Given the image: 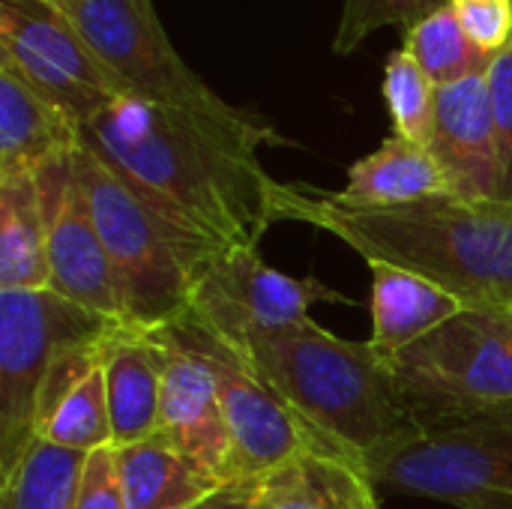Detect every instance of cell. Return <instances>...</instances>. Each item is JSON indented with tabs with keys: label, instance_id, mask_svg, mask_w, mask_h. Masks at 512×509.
Wrapping results in <instances>:
<instances>
[{
	"label": "cell",
	"instance_id": "obj_1",
	"mask_svg": "<svg viewBox=\"0 0 512 509\" xmlns=\"http://www.w3.org/2000/svg\"><path fill=\"white\" fill-rule=\"evenodd\" d=\"M81 144L174 231L192 273L213 252L258 249L279 222L282 183L258 153L285 138L243 108L207 114L123 96L81 126Z\"/></svg>",
	"mask_w": 512,
	"mask_h": 509
},
{
	"label": "cell",
	"instance_id": "obj_2",
	"mask_svg": "<svg viewBox=\"0 0 512 509\" xmlns=\"http://www.w3.org/2000/svg\"><path fill=\"white\" fill-rule=\"evenodd\" d=\"M279 222L333 234L366 264L411 270L468 309L512 312V201L441 195L387 210H351L330 192L282 183Z\"/></svg>",
	"mask_w": 512,
	"mask_h": 509
},
{
	"label": "cell",
	"instance_id": "obj_3",
	"mask_svg": "<svg viewBox=\"0 0 512 509\" xmlns=\"http://www.w3.org/2000/svg\"><path fill=\"white\" fill-rule=\"evenodd\" d=\"M243 351L294 417L360 468L417 423L387 357L369 339H342L306 318L252 336Z\"/></svg>",
	"mask_w": 512,
	"mask_h": 509
},
{
	"label": "cell",
	"instance_id": "obj_4",
	"mask_svg": "<svg viewBox=\"0 0 512 509\" xmlns=\"http://www.w3.org/2000/svg\"><path fill=\"white\" fill-rule=\"evenodd\" d=\"M75 168L111 264L120 324L144 336L177 324L192 306L195 282L183 243L84 144L75 150Z\"/></svg>",
	"mask_w": 512,
	"mask_h": 509
},
{
	"label": "cell",
	"instance_id": "obj_5",
	"mask_svg": "<svg viewBox=\"0 0 512 509\" xmlns=\"http://www.w3.org/2000/svg\"><path fill=\"white\" fill-rule=\"evenodd\" d=\"M375 492L512 509V408L414 423L363 462Z\"/></svg>",
	"mask_w": 512,
	"mask_h": 509
},
{
	"label": "cell",
	"instance_id": "obj_6",
	"mask_svg": "<svg viewBox=\"0 0 512 509\" xmlns=\"http://www.w3.org/2000/svg\"><path fill=\"white\" fill-rule=\"evenodd\" d=\"M387 363L417 423L512 408V312L465 309Z\"/></svg>",
	"mask_w": 512,
	"mask_h": 509
},
{
	"label": "cell",
	"instance_id": "obj_7",
	"mask_svg": "<svg viewBox=\"0 0 512 509\" xmlns=\"http://www.w3.org/2000/svg\"><path fill=\"white\" fill-rule=\"evenodd\" d=\"M123 324L54 291H0V474L36 441V396L51 363L75 345L102 342Z\"/></svg>",
	"mask_w": 512,
	"mask_h": 509
},
{
	"label": "cell",
	"instance_id": "obj_8",
	"mask_svg": "<svg viewBox=\"0 0 512 509\" xmlns=\"http://www.w3.org/2000/svg\"><path fill=\"white\" fill-rule=\"evenodd\" d=\"M57 9L78 27L129 99L207 114L234 111L177 54L153 0H63Z\"/></svg>",
	"mask_w": 512,
	"mask_h": 509
},
{
	"label": "cell",
	"instance_id": "obj_9",
	"mask_svg": "<svg viewBox=\"0 0 512 509\" xmlns=\"http://www.w3.org/2000/svg\"><path fill=\"white\" fill-rule=\"evenodd\" d=\"M159 333L198 354L213 372L234 450V483L258 480L300 453L324 447L273 393L243 348L222 339L189 312Z\"/></svg>",
	"mask_w": 512,
	"mask_h": 509
},
{
	"label": "cell",
	"instance_id": "obj_10",
	"mask_svg": "<svg viewBox=\"0 0 512 509\" xmlns=\"http://www.w3.org/2000/svg\"><path fill=\"white\" fill-rule=\"evenodd\" d=\"M0 63L78 129L126 96L63 9L42 0H0Z\"/></svg>",
	"mask_w": 512,
	"mask_h": 509
},
{
	"label": "cell",
	"instance_id": "obj_11",
	"mask_svg": "<svg viewBox=\"0 0 512 509\" xmlns=\"http://www.w3.org/2000/svg\"><path fill=\"white\" fill-rule=\"evenodd\" d=\"M321 300H339L327 285L270 267L255 246L213 252L192 282L189 315L222 339L243 348L252 336L309 318Z\"/></svg>",
	"mask_w": 512,
	"mask_h": 509
},
{
	"label": "cell",
	"instance_id": "obj_12",
	"mask_svg": "<svg viewBox=\"0 0 512 509\" xmlns=\"http://www.w3.org/2000/svg\"><path fill=\"white\" fill-rule=\"evenodd\" d=\"M33 177L45 216V249L51 270L48 291L120 324V297L75 168V153L45 165Z\"/></svg>",
	"mask_w": 512,
	"mask_h": 509
},
{
	"label": "cell",
	"instance_id": "obj_13",
	"mask_svg": "<svg viewBox=\"0 0 512 509\" xmlns=\"http://www.w3.org/2000/svg\"><path fill=\"white\" fill-rule=\"evenodd\" d=\"M162 348V399L156 438L204 474L234 483V450L216 378L207 363L165 333H150Z\"/></svg>",
	"mask_w": 512,
	"mask_h": 509
},
{
	"label": "cell",
	"instance_id": "obj_14",
	"mask_svg": "<svg viewBox=\"0 0 512 509\" xmlns=\"http://www.w3.org/2000/svg\"><path fill=\"white\" fill-rule=\"evenodd\" d=\"M429 150L444 165L453 195L471 201L501 198V165L486 75L438 87Z\"/></svg>",
	"mask_w": 512,
	"mask_h": 509
},
{
	"label": "cell",
	"instance_id": "obj_15",
	"mask_svg": "<svg viewBox=\"0 0 512 509\" xmlns=\"http://www.w3.org/2000/svg\"><path fill=\"white\" fill-rule=\"evenodd\" d=\"M78 144V123L0 63V180L36 174Z\"/></svg>",
	"mask_w": 512,
	"mask_h": 509
},
{
	"label": "cell",
	"instance_id": "obj_16",
	"mask_svg": "<svg viewBox=\"0 0 512 509\" xmlns=\"http://www.w3.org/2000/svg\"><path fill=\"white\" fill-rule=\"evenodd\" d=\"M330 195L351 210H387L453 195V186L429 147L390 135L378 150L357 159L348 168L345 186Z\"/></svg>",
	"mask_w": 512,
	"mask_h": 509
},
{
	"label": "cell",
	"instance_id": "obj_17",
	"mask_svg": "<svg viewBox=\"0 0 512 509\" xmlns=\"http://www.w3.org/2000/svg\"><path fill=\"white\" fill-rule=\"evenodd\" d=\"M372 348L384 354L387 360L420 342L423 336L435 333L456 315H462L468 306L450 294L447 288L384 264L372 261Z\"/></svg>",
	"mask_w": 512,
	"mask_h": 509
},
{
	"label": "cell",
	"instance_id": "obj_18",
	"mask_svg": "<svg viewBox=\"0 0 512 509\" xmlns=\"http://www.w3.org/2000/svg\"><path fill=\"white\" fill-rule=\"evenodd\" d=\"M114 447L156 438L162 399V348L153 336L120 327L102 354Z\"/></svg>",
	"mask_w": 512,
	"mask_h": 509
},
{
	"label": "cell",
	"instance_id": "obj_19",
	"mask_svg": "<svg viewBox=\"0 0 512 509\" xmlns=\"http://www.w3.org/2000/svg\"><path fill=\"white\" fill-rule=\"evenodd\" d=\"M378 498L363 468L327 447L300 453L258 477L261 509H366Z\"/></svg>",
	"mask_w": 512,
	"mask_h": 509
},
{
	"label": "cell",
	"instance_id": "obj_20",
	"mask_svg": "<svg viewBox=\"0 0 512 509\" xmlns=\"http://www.w3.org/2000/svg\"><path fill=\"white\" fill-rule=\"evenodd\" d=\"M114 471L126 509H192L225 486L159 438L114 447Z\"/></svg>",
	"mask_w": 512,
	"mask_h": 509
},
{
	"label": "cell",
	"instance_id": "obj_21",
	"mask_svg": "<svg viewBox=\"0 0 512 509\" xmlns=\"http://www.w3.org/2000/svg\"><path fill=\"white\" fill-rule=\"evenodd\" d=\"M48 249L33 174L0 180V291H48Z\"/></svg>",
	"mask_w": 512,
	"mask_h": 509
},
{
	"label": "cell",
	"instance_id": "obj_22",
	"mask_svg": "<svg viewBox=\"0 0 512 509\" xmlns=\"http://www.w3.org/2000/svg\"><path fill=\"white\" fill-rule=\"evenodd\" d=\"M87 453H75L42 438L24 453L0 486V509H75Z\"/></svg>",
	"mask_w": 512,
	"mask_h": 509
},
{
	"label": "cell",
	"instance_id": "obj_23",
	"mask_svg": "<svg viewBox=\"0 0 512 509\" xmlns=\"http://www.w3.org/2000/svg\"><path fill=\"white\" fill-rule=\"evenodd\" d=\"M402 48L420 63V69L432 78L435 87L486 75L495 60L492 54H486L471 42L450 3L405 27Z\"/></svg>",
	"mask_w": 512,
	"mask_h": 509
},
{
	"label": "cell",
	"instance_id": "obj_24",
	"mask_svg": "<svg viewBox=\"0 0 512 509\" xmlns=\"http://www.w3.org/2000/svg\"><path fill=\"white\" fill-rule=\"evenodd\" d=\"M39 438L57 447L75 450V453H87V456L96 450L114 447L102 366L60 402V408L42 423Z\"/></svg>",
	"mask_w": 512,
	"mask_h": 509
},
{
	"label": "cell",
	"instance_id": "obj_25",
	"mask_svg": "<svg viewBox=\"0 0 512 509\" xmlns=\"http://www.w3.org/2000/svg\"><path fill=\"white\" fill-rule=\"evenodd\" d=\"M381 93L393 120V135L429 147L435 135L438 87L405 48L387 57Z\"/></svg>",
	"mask_w": 512,
	"mask_h": 509
},
{
	"label": "cell",
	"instance_id": "obj_26",
	"mask_svg": "<svg viewBox=\"0 0 512 509\" xmlns=\"http://www.w3.org/2000/svg\"><path fill=\"white\" fill-rule=\"evenodd\" d=\"M450 0H345L342 18L333 36V54L357 51L375 30L387 24L411 27L414 21L432 15Z\"/></svg>",
	"mask_w": 512,
	"mask_h": 509
},
{
	"label": "cell",
	"instance_id": "obj_27",
	"mask_svg": "<svg viewBox=\"0 0 512 509\" xmlns=\"http://www.w3.org/2000/svg\"><path fill=\"white\" fill-rule=\"evenodd\" d=\"M486 81H489V102H492L495 141H498L501 198L512 201V45L495 54Z\"/></svg>",
	"mask_w": 512,
	"mask_h": 509
},
{
	"label": "cell",
	"instance_id": "obj_28",
	"mask_svg": "<svg viewBox=\"0 0 512 509\" xmlns=\"http://www.w3.org/2000/svg\"><path fill=\"white\" fill-rule=\"evenodd\" d=\"M459 24L477 48L501 54L512 45V0H450Z\"/></svg>",
	"mask_w": 512,
	"mask_h": 509
},
{
	"label": "cell",
	"instance_id": "obj_29",
	"mask_svg": "<svg viewBox=\"0 0 512 509\" xmlns=\"http://www.w3.org/2000/svg\"><path fill=\"white\" fill-rule=\"evenodd\" d=\"M75 509H126L120 483H117V471H114V447H105L87 456Z\"/></svg>",
	"mask_w": 512,
	"mask_h": 509
},
{
	"label": "cell",
	"instance_id": "obj_30",
	"mask_svg": "<svg viewBox=\"0 0 512 509\" xmlns=\"http://www.w3.org/2000/svg\"><path fill=\"white\" fill-rule=\"evenodd\" d=\"M192 509H261L258 507V480H237L216 489Z\"/></svg>",
	"mask_w": 512,
	"mask_h": 509
},
{
	"label": "cell",
	"instance_id": "obj_31",
	"mask_svg": "<svg viewBox=\"0 0 512 509\" xmlns=\"http://www.w3.org/2000/svg\"><path fill=\"white\" fill-rule=\"evenodd\" d=\"M366 509H381V501H378V498H372V501H369V507Z\"/></svg>",
	"mask_w": 512,
	"mask_h": 509
},
{
	"label": "cell",
	"instance_id": "obj_32",
	"mask_svg": "<svg viewBox=\"0 0 512 509\" xmlns=\"http://www.w3.org/2000/svg\"><path fill=\"white\" fill-rule=\"evenodd\" d=\"M42 3H51V6H60L63 0H42Z\"/></svg>",
	"mask_w": 512,
	"mask_h": 509
}]
</instances>
